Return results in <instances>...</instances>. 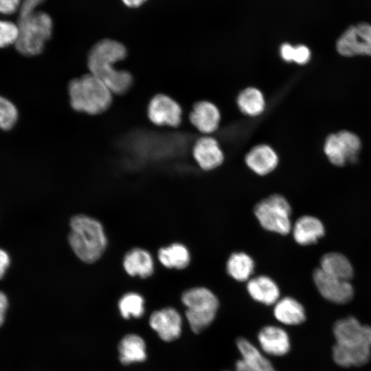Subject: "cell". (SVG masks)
Wrapping results in <instances>:
<instances>
[{
    "label": "cell",
    "instance_id": "cell-1",
    "mask_svg": "<svg viewBox=\"0 0 371 371\" xmlns=\"http://www.w3.org/2000/svg\"><path fill=\"white\" fill-rule=\"evenodd\" d=\"M127 55L126 47L119 41L105 38L97 42L90 49L87 65L91 74L101 80L112 93L122 95L133 84L130 72L117 69L114 65Z\"/></svg>",
    "mask_w": 371,
    "mask_h": 371
},
{
    "label": "cell",
    "instance_id": "cell-2",
    "mask_svg": "<svg viewBox=\"0 0 371 371\" xmlns=\"http://www.w3.org/2000/svg\"><path fill=\"white\" fill-rule=\"evenodd\" d=\"M70 227L69 243L75 254L88 263L98 260L107 245L101 223L90 216L78 214L71 219Z\"/></svg>",
    "mask_w": 371,
    "mask_h": 371
},
{
    "label": "cell",
    "instance_id": "cell-3",
    "mask_svg": "<svg viewBox=\"0 0 371 371\" xmlns=\"http://www.w3.org/2000/svg\"><path fill=\"white\" fill-rule=\"evenodd\" d=\"M68 93L72 109L89 115H97L106 111L113 100L111 90L91 73L71 80Z\"/></svg>",
    "mask_w": 371,
    "mask_h": 371
},
{
    "label": "cell",
    "instance_id": "cell-4",
    "mask_svg": "<svg viewBox=\"0 0 371 371\" xmlns=\"http://www.w3.org/2000/svg\"><path fill=\"white\" fill-rule=\"evenodd\" d=\"M19 36L15 43L17 51L24 56L41 54L53 32V21L46 12L36 11L19 16Z\"/></svg>",
    "mask_w": 371,
    "mask_h": 371
},
{
    "label": "cell",
    "instance_id": "cell-5",
    "mask_svg": "<svg viewBox=\"0 0 371 371\" xmlns=\"http://www.w3.org/2000/svg\"><path fill=\"white\" fill-rule=\"evenodd\" d=\"M292 209L289 201L281 194H272L258 202L254 208V216L265 230L288 235L291 232Z\"/></svg>",
    "mask_w": 371,
    "mask_h": 371
},
{
    "label": "cell",
    "instance_id": "cell-6",
    "mask_svg": "<svg viewBox=\"0 0 371 371\" xmlns=\"http://www.w3.org/2000/svg\"><path fill=\"white\" fill-rule=\"evenodd\" d=\"M361 146L359 137L348 131L329 135L324 142V152L331 164L343 166L357 161Z\"/></svg>",
    "mask_w": 371,
    "mask_h": 371
},
{
    "label": "cell",
    "instance_id": "cell-7",
    "mask_svg": "<svg viewBox=\"0 0 371 371\" xmlns=\"http://www.w3.org/2000/svg\"><path fill=\"white\" fill-rule=\"evenodd\" d=\"M147 115L149 120L157 126L177 128L183 122V109L172 96L159 93L149 102Z\"/></svg>",
    "mask_w": 371,
    "mask_h": 371
},
{
    "label": "cell",
    "instance_id": "cell-8",
    "mask_svg": "<svg viewBox=\"0 0 371 371\" xmlns=\"http://www.w3.org/2000/svg\"><path fill=\"white\" fill-rule=\"evenodd\" d=\"M336 49L344 56H371V25L360 23L348 27L337 39Z\"/></svg>",
    "mask_w": 371,
    "mask_h": 371
},
{
    "label": "cell",
    "instance_id": "cell-9",
    "mask_svg": "<svg viewBox=\"0 0 371 371\" xmlns=\"http://www.w3.org/2000/svg\"><path fill=\"white\" fill-rule=\"evenodd\" d=\"M192 157L203 172H211L221 167L225 156L218 140L213 135H201L194 142Z\"/></svg>",
    "mask_w": 371,
    "mask_h": 371
},
{
    "label": "cell",
    "instance_id": "cell-10",
    "mask_svg": "<svg viewBox=\"0 0 371 371\" xmlns=\"http://www.w3.org/2000/svg\"><path fill=\"white\" fill-rule=\"evenodd\" d=\"M333 331L336 344L371 348V326L361 324L354 317L337 320L333 325Z\"/></svg>",
    "mask_w": 371,
    "mask_h": 371
},
{
    "label": "cell",
    "instance_id": "cell-11",
    "mask_svg": "<svg viewBox=\"0 0 371 371\" xmlns=\"http://www.w3.org/2000/svg\"><path fill=\"white\" fill-rule=\"evenodd\" d=\"M314 284L321 295L335 304H346L354 295V289L349 281L330 276L319 268L313 273Z\"/></svg>",
    "mask_w": 371,
    "mask_h": 371
},
{
    "label": "cell",
    "instance_id": "cell-12",
    "mask_svg": "<svg viewBox=\"0 0 371 371\" xmlns=\"http://www.w3.org/2000/svg\"><path fill=\"white\" fill-rule=\"evenodd\" d=\"M187 116L190 124L201 135H213L218 131L221 122L218 107L209 100H199L194 103Z\"/></svg>",
    "mask_w": 371,
    "mask_h": 371
},
{
    "label": "cell",
    "instance_id": "cell-13",
    "mask_svg": "<svg viewBox=\"0 0 371 371\" xmlns=\"http://www.w3.org/2000/svg\"><path fill=\"white\" fill-rule=\"evenodd\" d=\"M236 346L240 358L235 363V371H277L267 356L247 338H237Z\"/></svg>",
    "mask_w": 371,
    "mask_h": 371
},
{
    "label": "cell",
    "instance_id": "cell-14",
    "mask_svg": "<svg viewBox=\"0 0 371 371\" xmlns=\"http://www.w3.org/2000/svg\"><path fill=\"white\" fill-rule=\"evenodd\" d=\"M258 348L267 356L283 357L291 350V339L282 326L269 324L262 327L257 334Z\"/></svg>",
    "mask_w": 371,
    "mask_h": 371
},
{
    "label": "cell",
    "instance_id": "cell-15",
    "mask_svg": "<svg viewBox=\"0 0 371 371\" xmlns=\"http://www.w3.org/2000/svg\"><path fill=\"white\" fill-rule=\"evenodd\" d=\"M246 167L258 177H266L279 166L280 158L276 150L267 144L251 147L244 157Z\"/></svg>",
    "mask_w": 371,
    "mask_h": 371
},
{
    "label": "cell",
    "instance_id": "cell-16",
    "mask_svg": "<svg viewBox=\"0 0 371 371\" xmlns=\"http://www.w3.org/2000/svg\"><path fill=\"white\" fill-rule=\"evenodd\" d=\"M149 324L164 341H175L182 333V317L179 311L172 307L154 311L150 317Z\"/></svg>",
    "mask_w": 371,
    "mask_h": 371
},
{
    "label": "cell",
    "instance_id": "cell-17",
    "mask_svg": "<svg viewBox=\"0 0 371 371\" xmlns=\"http://www.w3.org/2000/svg\"><path fill=\"white\" fill-rule=\"evenodd\" d=\"M181 300L186 310L195 313L217 314L220 306L216 295L205 286H194L186 290Z\"/></svg>",
    "mask_w": 371,
    "mask_h": 371
},
{
    "label": "cell",
    "instance_id": "cell-18",
    "mask_svg": "<svg viewBox=\"0 0 371 371\" xmlns=\"http://www.w3.org/2000/svg\"><path fill=\"white\" fill-rule=\"evenodd\" d=\"M246 291L254 301L265 306H273L280 298L278 284L267 275L251 278L246 283Z\"/></svg>",
    "mask_w": 371,
    "mask_h": 371
},
{
    "label": "cell",
    "instance_id": "cell-19",
    "mask_svg": "<svg viewBox=\"0 0 371 371\" xmlns=\"http://www.w3.org/2000/svg\"><path fill=\"white\" fill-rule=\"evenodd\" d=\"M273 306V317L282 325L298 326L306 320L304 306L293 297H280Z\"/></svg>",
    "mask_w": 371,
    "mask_h": 371
},
{
    "label": "cell",
    "instance_id": "cell-20",
    "mask_svg": "<svg viewBox=\"0 0 371 371\" xmlns=\"http://www.w3.org/2000/svg\"><path fill=\"white\" fill-rule=\"evenodd\" d=\"M292 236L294 240L300 245L315 244L324 235L323 223L317 218L304 215L298 218L292 226Z\"/></svg>",
    "mask_w": 371,
    "mask_h": 371
},
{
    "label": "cell",
    "instance_id": "cell-21",
    "mask_svg": "<svg viewBox=\"0 0 371 371\" xmlns=\"http://www.w3.org/2000/svg\"><path fill=\"white\" fill-rule=\"evenodd\" d=\"M236 102L240 112L251 118L262 115L267 108L264 93L258 88L253 86L241 90L236 97Z\"/></svg>",
    "mask_w": 371,
    "mask_h": 371
},
{
    "label": "cell",
    "instance_id": "cell-22",
    "mask_svg": "<svg viewBox=\"0 0 371 371\" xmlns=\"http://www.w3.org/2000/svg\"><path fill=\"white\" fill-rule=\"evenodd\" d=\"M255 267L254 258L243 251L232 252L225 263L227 275L238 282H247L252 278Z\"/></svg>",
    "mask_w": 371,
    "mask_h": 371
},
{
    "label": "cell",
    "instance_id": "cell-23",
    "mask_svg": "<svg viewBox=\"0 0 371 371\" xmlns=\"http://www.w3.org/2000/svg\"><path fill=\"white\" fill-rule=\"evenodd\" d=\"M371 348L366 346H348L335 344L333 347V358L339 366L349 368L361 366L369 361Z\"/></svg>",
    "mask_w": 371,
    "mask_h": 371
},
{
    "label": "cell",
    "instance_id": "cell-24",
    "mask_svg": "<svg viewBox=\"0 0 371 371\" xmlns=\"http://www.w3.org/2000/svg\"><path fill=\"white\" fill-rule=\"evenodd\" d=\"M123 265L126 272L142 278L150 276L154 271V262L148 251L141 248L129 251L124 256Z\"/></svg>",
    "mask_w": 371,
    "mask_h": 371
},
{
    "label": "cell",
    "instance_id": "cell-25",
    "mask_svg": "<svg viewBox=\"0 0 371 371\" xmlns=\"http://www.w3.org/2000/svg\"><path fill=\"white\" fill-rule=\"evenodd\" d=\"M158 259L161 264L168 269H183L191 261L188 248L180 243H174L158 251Z\"/></svg>",
    "mask_w": 371,
    "mask_h": 371
},
{
    "label": "cell",
    "instance_id": "cell-26",
    "mask_svg": "<svg viewBox=\"0 0 371 371\" xmlns=\"http://www.w3.org/2000/svg\"><path fill=\"white\" fill-rule=\"evenodd\" d=\"M319 269L326 274L349 281L353 276V269L350 260L338 252L324 254L320 260Z\"/></svg>",
    "mask_w": 371,
    "mask_h": 371
},
{
    "label": "cell",
    "instance_id": "cell-27",
    "mask_svg": "<svg viewBox=\"0 0 371 371\" xmlns=\"http://www.w3.org/2000/svg\"><path fill=\"white\" fill-rule=\"evenodd\" d=\"M118 350L120 360L124 365L142 362L146 358L145 342L142 337L135 334L124 337L119 344Z\"/></svg>",
    "mask_w": 371,
    "mask_h": 371
},
{
    "label": "cell",
    "instance_id": "cell-28",
    "mask_svg": "<svg viewBox=\"0 0 371 371\" xmlns=\"http://www.w3.org/2000/svg\"><path fill=\"white\" fill-rule=\"evenodd\" d=\"M144 298L135 293L124 295L118 303L120 313L126 319L141 317L144 312Z\"/></svg>",
    "mask_w": 371,
    "mask_h": 371
},
{
    "label": "cell",
    "instance_id": "cell-29",
    "mask_svg": "<svg viewBox=\"0 0 371 371\" xmlns=\"http://www.w3.org/2000/svg\"><path fill=\"white\" fill-rule=\"evenodd\" d=\"M19 117L14 104L7 98L0 95V129L10 130L14 127Z\"/></svg>",
    "mask_w": 371,
    "mask_h": 371
},
{
    "label": "cell",
    "instance_id": "cell-30",
    "mask_svg": "<svg viewBox=\"0 0 371 371\" xmlns=\"http://www.w3.org/2000/svg\"><path fill=\"white\" fill-rule=\"evenodd\" d=\"M19 36L18 25L12 22L0 20V47L15 44Z\"/></svg>",
    "mask_w": 371,
    "mask_h": 371
},
{
    "label": "cell",
    "instance_id": "cell-31",
    "mask_svg": "<svg viewBox=\"0 0 371 371\" xmlns=\"http://www.w3.org/2000/svg\"><path fill=\"white\" fill-rule=\"evenodd\" d=\"M311 57V50L306 45L302 44L293 45L292 63L304 65L310 61Z\"/></svg>",
    "mask_w": 371,
    "mask_h": 371
},
{
    "label": "cell",
    "instance_id": "cell-32",
    "mask_svg": "<svg viewBox=\"0 0 371 371\" xmlns=\"http://www.w3.org/2000/svg\"><path fill=\"white\" fill-rule=\"evenodd\" d=\"M45 0H21L19 6V15L24 16L34 12L38 7Z\"/></svg>",
    "mask_w": 371,
    "mask_h": 371
},
{
    "label": "cell",
    "instance_id": "cell-33",
    "mask_svg": "<svg viewBox=\"0 0 371 371\" xmlns=\"http://www.w3.org/2000/svg\"><path fill=\"white\" fill-rule=\"evenodd\" d=\"M21 0H0V13L10 14L16 12Z\"/></svg>",
    "mask_w": 371,
    "mask_h": 371
},
{
    "label": "cell",
    "instance_id": "cell-34",
    "mask_svg": "<svg viewBox=\"0 0 371 371\" xmlns=\"http://www.w3.org/2000/svg\"><path fill=\"white\" fill-rule=\"evenodd\" d=\"M10 259L8 254L2 249H0V279H1L8 268L9 267Z\"/></svg>",
    "mask_w": 371,
    "mask_h": 371
},
{
    "label": "cell",
    "instance_id": "cell-35",
    "mask_svg": "<svg viewBox=\"0 0 371 371\" xmlns=\"http://www.w3.org/2000/svg\"><path fill=\"white\" fill-rule=\"evenodd\" d=\"M8 307V300L6 295L0 291V327L3 325L5 313Z\"/></svg>",
    "mask_w": 371,
    "mask_h": 371
},
{
    "label": "cell",
    "instance_id": "cell-36",
    "mask_svg": "<svg viewBox=\"0 0 371 371\" xmlns=\"http://www.w3.org/2000/svg\"><path fill=\"white\" fill-rule=\"evenodd\" d=\"M122 3L129 8H138L148 0H121Z\"/></svg>",
    "mask_w": 371,
    "mask_h": 371
},
{
    "label": "cell",
    "instance_id": "cell-37",
    "mask_svg": "<svg viewBox=\"0 0 371 371\" xmlns=\"http://www.w3.org/2000/svg\"><path fill=\"white\" fill-rule=\"evenodd\" d=\"M224 371H230V370H224Z\"/></svg>",
    "mask_w": 371,
    "mask_h": 371
}]
</instances>
